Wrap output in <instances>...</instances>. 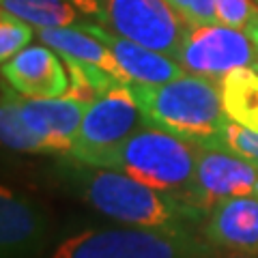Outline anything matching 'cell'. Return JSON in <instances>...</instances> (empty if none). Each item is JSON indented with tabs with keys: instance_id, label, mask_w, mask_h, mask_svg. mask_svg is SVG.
<instances>
[{
	"instance_id": "obj_1",
	"label": "cell",
	"mask_w": 258,
	"mask_h": 258,
	"mask_svg": "<svg viewBox=\"0 0 258 258\" xmlns=\"http://www.w3.org/2000/svg\"><path fill=\"white\" fill-rule=\"evenodd\" d=\"M71 183L95 211L127 226L181 228V224L196 220L200 213V209L187 200L103 166L78 161Z\"/></svg>"
},
{
	"instance_id": "obj_2",
	"label": "cell",
	"mask_w": 258,
	"mask_h": 258,
	"mask_svg": "<svg viewBox=\"0 0 258 258\" xmlns=\"http://www.w3.org/2000/svg\"><path fill=\"white\" fill-rule=\"evenodd\" d=\"M151 125L189 142H222L230 118L224 110L220 80L185 71L164 84L129 82Z\"/></svg>"
},
{
	"instance_id": "obj_3",
	"label": "cell",
	"mask_w": 258,
	"mask_h": 258,
	"mask_svg": "<svg viewBox=\"0 0 258 258\" xmlns=\"http://www.w3.org/2000/svg\"><path fill=\"white\" fill-rule=\"evenodd\" d=\"M97 166L125 172L151 187L194 205L196 144L157 125L149 123L138 129L116 149H112Z\"/></svg>"
},
{
	"instance_id": "obj_4",
	"label": "cell",
	"mask_w": 258,
	"mask_h": 258,
	"mask_svg": "<svg viewBox=\"0 0 258 258\" xmlns=\"http://www.w3.org/2000/svg\"><path fill=\"white\" fill-rule=\"evenodd\" d=\"M207 249L183 228L110 226L71 235L52 258H205Z\"/></svg>"
},
{
	"instance_id": "obj_5",
	"label": "cell",
	"mask_w": 258,
	"mask_h": 258,
	"mask_svg": "<svg viewBox=\"0 0 258 258\" xmlns=\"http://www.w3.org/2000/svg\"><path fill=\"white\" fill-rule=\"evenodd\" d=\"M144 125H149V118L138 106L132 88L127 82H118L88 103L69 155L82 164L97 166L112 149Z\"/></svg>"
},
{
	"instance_id": "obj_6",
	"label": "cell",
	"mask_w": 258,
	"mask_h": 258,
	"mask_svg": "<svg viewBox=\"0 0 258 258\" xmlns=\"http://www.w3.org/2000/svg\"><path fill=\"white\" fill-rule=\"evenodd\" d=\"M106 28L176 58L191 24L168 0H103Z\"/></svg>"
},
{
	"instance_id": "obj_7",
	"label": "cell",
	"mask_w": 258,
	"mask_h": 258,
	"mask_svg": "<svg viewBox=\"0 0 258 258\" xmlns=\"http://www.w3.org/2000/svg\"><path fill=\"white\" fill-rule=\"evenodd\" d=\"M176 60L189 74L222 80L241 67L258 69V47L245 30L222 22L198 24L189 26Z\"/></svg>"
},
{
	"instance_id": "obj_8",
	"label": "cell",
	"mask_w": 258,
	"mask_h": 258,
	"mask_svg": "<svg viewBox=\"0 0 258 258\" xmlns=\"http://www.w3.org/2000/svg\"><path fill=\"white\" fill-rule=\"evenodd\" d=\"M196 144V176L194 205L211 209L215 203L232 196H258V166L252 159L226 147L224 142Z\"/></svg>"
},
{
	"instance_id": "obj_9",
	"label": "cell",
	"mask_w": 258,
	"mask_h": 258,
	"mask_svg": "<svg viewBox=\"0 0 258 258\" xmlns=\"http://www.w3.org/2000/svg\"><path fill=\"white\" fill-rule=\"evenodd\" d=\"M3 80L24 97H64L69 95L71 76L62 56L50 45H28L3 62Z\"/></svg>"
},
{
	"instance_id": "obj_10",
	"label": "cell",
	"mask_w": 258,
	"mask_h": 258,
	"mask_svg": "<svg viewBox=\"0 0 258 258\" xmlns=\"http://www.w3.org/2000/svg\"><path fill=\"white\" fill-rule=\"evenodd\" d=\"M50 226L35 200L3 187L0 194V249L3 258H30L43 247Z\"/></svg>"
},
{
	"instance_id": "obj_11",
	"label": "cell",
	"mask_w": 258,
	"mask_h": 258,
	"mask_svg": "<svg viewBox=\"0 0 258 258\" xmlns=\"http://www.w3.org/2000/svg\"><path fill=\"white\" fill-rule=\"evenodd\" d=\"M88 103L76 97H24L20 93V114L32 132L47 144L50 153H69L82 125Z\"/></svg>"
},
{
	"instance_id": "obj_12",
	"label": "cell",
	"mask_w": 258,
	"mask_h": 258,
	"mask_svg": "<svg viewBox=\"0 0 258 258\" xmlns=\"http://www.w3.org/2000/svg\"><path fill=\"white\" fill-rule=\"evenodd\" d=\"M205 239L220 252L258 254V196H232L209 209Z\"/></svg>"
},
{
	"instance_id": "obj_13",
	"label": "cell",
	"mask_w": 258,
	"mask_h": 258,
	"mask_svg": "<svg viewBox=\"0 0 258 258\" xmlns=\"http://www.w3.org/2000/svg\"><path fill=\"white\" fill-rule=\"evenodd\" d=\"M80 28L93 32L95 37H99L101 41L110 47L112 56L116 58L118 67L123 69V74L129 82L164 84V82H170V80L185 74V69L179 64V60L172 58V56L151 50V47L136 43L127 37H120L114 30L106 28L99 22L86 20Z\"/></svg>"
},
{
	"instance_id": "obj_14",
	"label": "cell",
	"mask_w": 258,
	"mask_h": 258,
	"mask_svg": "<svg viewBox=\"0 0 258 258\" xmlns=\"http://www.w3.org/2000/svg\"><path fill=\"white\" fill-rule=\"evenodd\" d=\"M37 37L41 39V43L54 47L64 58L91 64V67H99L108 71L110 76H114L116 80H120V82L129 84L123 69L118 67L116 58L112 56L110 47L99 37H95L93 32L80 26H56V28H37Z\"/></svg>"
},
{
	"instance_id": "obj_15",
	"label": "cell",
	"mask_w": 258,
	"mask_h": 258,
	"mask_svg": "<svg viewBox=\"0 0 258 258\" xmlns=\"http://www.w3.org/2000/svg\"><path fill=\"white\" fill-rule=\"evenodd\" d=\"M224 110L232 123L258 134V69L241 67L220 80Z\"/></svg>"
},
{
	"instance_id": "obj_16",
	"label": "cell",
	"mask_w": 258,
	"mask_h": 258,
	"mask_svg": "<svg viewBox=\"0 0 258 258\" xmlns=\"http://www.w3.org/2000/svg\"><path fill=\"white\" fill-rule=\"evenodd\" d=\"M3 9L35 28L82 26L88 18L71 0H3Z\"/></svg>"
},
{
	"instance_id": "obj_17",
	"label": "cell",
	"mask_w": 258,
	"mask_h": 258,
	"mask_svg": "<svg viewBox=\"0 0 258 258\" xmlns=\"http://www.w3.org/2000/svg\"><path fill=\"white\" fill-rule=\"evenodd\" d=\"M0 136L3 144L24 153H50L47 144L24 123L20 114V93L13 86L3 84V103H0Z\"/></svg>"
},
{
	"instance_id": "obj_18",
	"label": "cell",
	"mask_w": 258,
	"mask_h": 258,
	"mask_svg": "<svg viewBox=\"0 0 258 258\" xmlns=\"http://www.w3.org/2000/svg\"><path fill=\"white\" fill-rule=\"evenodd\" d=\"M32 37H35L32 24L3 9L0 13V60L7 62L24 47H28Z\"/></svg>"
},
{
	"instance_id": "obj_19",
	"label": "cell",
	"mask_w": 258,
	"mask_h": 258,
	"mask_svg": "<svg viewBox=\"0 0 258 258\" xmlns=\"http://www.w3.org/2000/svg\"><path fill=\"white\" fill-rule=\"evenodd\" d=\"M222 142L226 144V147H230L232 151L241 153L243 157L252 159L258 166V134L256 132L245 129V127H241V125L230 120L228 127H226V132H224Z\"/></svg>"
},
{
	"instance_id": "obj_20",
	"label": "cell",
	"mask_w": 258,
	"mask_h": 258,
	"mask_svg": "<svg viewBox=\"0 0 258 258\" xmlns=\"http://www.w3.org/2000/svg\"><path fill=\"white\" fill-rule=\"evenodd\" d=\"M168 3H170L191 26L220 22L217 20L215 0H168Z\"/></svg>"
},
{
	"instance_id": "obj_21",
	"label": "cell",
	"mask_w": 258,
	"mask_h": 258,
	"mask_svg": "<svg viewBox=\"0 0 258 258\" xmlns=\"http://www.w3.org/2000/svg\"><path fill=\"white\" fill-rule=\"evenodd\" d=\"M80 11L88 18H95L97 22H101L103 18V0H71Z\"/></svg>"
},
{
	"instance_id": "obj_22",
	"label": "cell",
	"mask_w": 258,
	"mask_h": 258,
	"mask_svg": "<svg viewBox=\"0 0 258 258\" xmlns=\"http://www.w3.org/2000/svg\"><path fill=\"white\" fill-rule=\"evenodd\" d=\"M215 258H258V254H235V252H220Z\"/></svg>"
},
{
	"instance_id": "obj_23",
	"label": "cell",
	"mask_w": 258,
	"mask_h": 258,
	"mask_svg": "<svg viewBox=\"0 0 258 258\" xmlns=\"http://www.w3.org/2000/svg\"><path fill=\"white\" fill-rule=\"evenodd\" d=\"M245 32H247V35L254 39V43H256V47H258V18H256V22H254L252 26H249V28H247Z\"/></svg>"
}]
</instances>
